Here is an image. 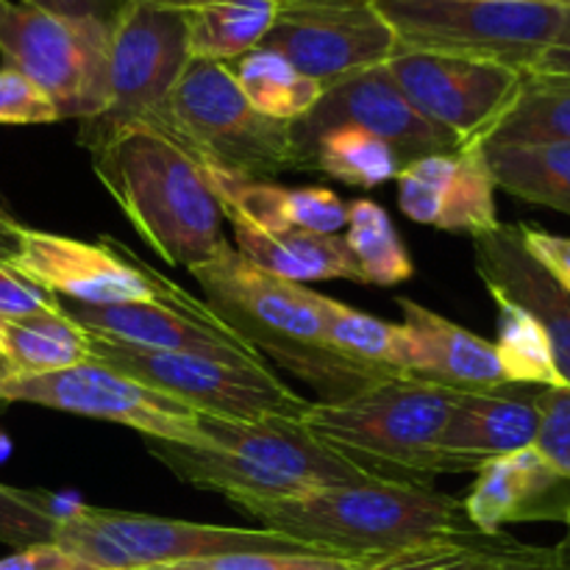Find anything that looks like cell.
I'll use <instances>...</instances> for the list:
<instances>
[{
	"instance_id": "1",
	"label": "cell",
	"mask_w": 570,
	"mask_h": 570,
	"mask_svg": "<svg viewBox=\"0 0 570 570\" xmlns=\"http://www.w3.org/2000/svg\"><path fill=\"white\" fill-rule=\"evenodd\" d=\"M89 156L98 181L161 262L193 271L226 243L206 170L165 131L131 126Z\"/></svg>"
},
{
	"instance_id": "2",
	"label": "cell",
	"mask_w": 570,
	"mask_h": 570,
	"mask_svg": "<svg viewBox=\"0 0 570 570\" xmlns=\"http://www.w3.org/2000/svg\"><path fill=\"white\" fill-rule=\"evenodd\" d=\"M262 529L287 534L317 551L384 557L410 546L479 532L462 499L434 488L401 482L340 484L301 499L232 501Z\"/></svg>"
},
{
	"instance_id": "3",
	"label": "cell",
	"mask_w": 570,
	"mask_h": 570,
	"mask_svg": "<svg viewBox=\"0 0 570 570\" xmlns=\"http://www.w3.org/2000/svg\"><path fill=\"white\" fill-rule=\"evenodd\" d=\"M200 432L206 445L145 438V449L176 479L228 501L301 499L340 484L373 482L345 456L317 443L301 421L237 423L200 415Z\"/></svg>"
},
{
	"instance_id": "4",
	"label": "cell",
	"mask_w": 570,
	"mask_h": 570,
	"mask_svg": "<svg viewBox=\"0 0 570 570\" xmlns=\"http://www.w3.org/2000/svg\"><path fill=\"white\" fill-rule=\"evenodd\" d=\"M460 390L390 376L340 401H309L301 426L321 445L382 482L421 484L445 473L440 432Z\"/></svg>"
},
{
	"instance_id": "5",
	"label": "cell",
	"mask_w": 570,
	"mask_h": 570,
	"mask_svg": "<svg viewBox=\"0 0 570 570\" xmlns=\"http://www.w3.org/2000/svg\"><path fill=\"white\" fill-rule=\"evenodd\" d=\"M145 126L176 139L209 170L273 181L298 170L293 122L256 111L223 61L189 59L167 104Z\"/></svg>"
},
{
	"instance_id": "6",
	"label": "cell",
	"mask_w": 570,
	"mask_h": 570,
	"mask_svg": "<svg viewBox=\"0 0 570 570\" xmlns=\"http://www.w3.org/2000/svg\"><path fill=\"white\" fill-rule=\"evenodd\" d=\"M399 50L495 61L529 72L560 33L554 0H371Z\"/></svg>"
},
{
	"instance_id": "7",
	"label": "cell",
	"mask_w": 570,
	"mask_h": 570,
	"mask_svg": "<svg viewBox=\"0 0 570 570\" xmlns=\"http://www.w3.org/2000/svg\"><path fill=\"white\" fill-rule=\"evenodd\" d=\"M56 546L92 570H148L248 551H317L271 529L215 527L100 507L61 510Z\"/></svg>"
},
{
	"instance_id": "8",
	"label": "cell",
	"mask_w": 570,
	"mask_h": 570,
	"mask_svg": "<svg viewBox=\"0 0 570 570\" xmlns=\"http://www.w3.org/2000/svg\"><path fill=\"white\" fill-rule=\"evenodd\" d=\"M189 59L187 11L126 0L111 22L104 109L81 120L78 145L92 154L126 128L145 126L167 104Z\"/></svg>"
},
{
	"instance_id": "9",
	"label": "cell",
	"mask_w": 570,
	"mask_h": 570,
	"mask_svg": "<svg viewBox=\"0 0 570 570\" xmlns=\"http://www.w3.org/2000/svg\"><path fill=\"white\" fill-rule=\"evenodd\" d=\"M92 360L137 379L189 410L223 421L256 423L267 417L301 421L309 401L289 390L267 367L217 360L204 354H165L120 345L89 332Z\"/></svg>"
},
{
	"instance_id": "10",
	"label": "cell",
	"mask_w": 570,
	"mask_h": 570,
	"mask_svg": "<svg viewBox=\"0 0 570 570\" xmlns=\"http://www.w3.org/2000/svg\"><path fill=\"white\" fill-rule=\"evenodd\" d=\"M111 26L67 20L0 0V56L53 100L59 120H87L104 109Z\"/></svg>"
},
{
	"instance_id": "11",
	"label": "cell",
	"mask_w": 570,
	"mask_h": 570,
	"mask_svg": "<svg viewBox=\"0 0 570 570\" xmlns=\"http://www.w3.org/2000/svg\"><path fill=\"white\" fill-rule=\"evenodd\" d=\"M0 404H37L128 426L148 440L206 445L200 432V412L189 410L187 404L159 390L145 387L137 379L98 360H87L65 371L39 373V376H3Z\"/></svg>"
},
{
	"instance_id": "12",
	"label": "cell",
	"mask_w": 570,
	"mask_h": 570,
	"mask_svg": "<svg viewBox=\"0 0 570 570\" xmlns=\"http://www.w3.org/2000/svg\"><path fill=\"white\" fill-rule=\"evenodd\" d=\"M220 321L248 340L262 360L287 367L312 348H328L323 328L306 298V284L287 282L245 259L232 243H223L204 265L189 271Z\"/></svg>"
},
{
	"instance_id": "13",
	"label": "cell",
	"mask_w": 570,
	"mask_h": 570,
	"mask_svg": "<svg viewBox=\"0 0 570 570\" xmlns=\"http://www.w3.org/2000/svg\"><path fill=\"white\" fill-rule=\"evenodd\" d=\"M412 106L462 148L484 145L521 89L523 72L462 56L395 50L384 65Z\"/></svg>"
},
{
	"instance_id": "14",
	"label": "cell",
	"mask_w": 570,
	"mask_h": 570,
	"mask_svg": "<svg viewBox=\"0 0 570 570\" xmlns=\"http://www.w3.org/2000/svg\"><path fill=\"white\" fill-rule=\"evenodd\" d=\"M59 312L87 332L115 340L120 345L165 354H204L217 360L243 362V365L267 367L248 340L239 337L226 321L184 293L165 276L161 301L154 304H81V301L56 298Z\"/></svg>"
},
{
	"instance_id": "15",
	"label": "cell",
	"mask_w": 570,
	"mask_h": 570,
	"mask_svg": "<svg viewBox=\"0 0 570 570\" xmlns=\"http://www.w3.org/2000/svg\"><path fill=\"white\" fill-rule=\"evenodd\" d=\"M340 126L360 128V131H367L387 142L393 154L399 156L401 167L426 159V156L454 154L462 148L456 137L429 122L406 100V95L401 92L384 65L328 83L315 109L293 122L298 170H306V159H309V150L317 142V137Z\"/></svg>"
},
{
	"instance_id": "16",
	"label": "cell",
	"mask_w": 570,
	"mask_h": 570,
	"mask_svg": "<svg viewBox=\"0 0 570 570\" xmlns=\"http://www.w3.org/2000/svg\"><path fill=\"white\" fill-rule=\"evenodd\" d=\"M20 276L56 298L81 304H154L161 301V276L115 237L98 243L33 232L22 226L20 250L9 262Z\"/></svg>"
},
{
	"instance_id": "17",
	"label": "cell",
	"mask_w": 570,
	"mask_h": 570,
	"mask_svg": "<svg viewBox=\"0 0 570 570\" xmlns=\"http://www.w3.org/2000/svg\"><path fill=\"white\" fill-rule=\"evenodd\" d=\"M262 48L284 56L295 70L328 87L354 72L387 65L399 42L373 3H282Z\"/></svg>"
},
{
	"instance_id": "18",
	"label": "cell",
	"mask_w": 570,
	"mask_h": 570,
	"mask_svg": "<svg viewBox=\"0 0 570 570\" xmlns=\"http://www.w3.org/2000/svg\"><path fill=\"white\" fill-rule=\"evenodd\" d=\"M395 184L401 212L421 226L476 237L501 223L482 145L410 161L401 167Z\"/></svg>"
},
{
	"instance_id": "19",
	"label": "cell",
	"mask_w": 570,
	"mask_h": 570,
	"mask_svg": "<svg viewBox=\"0 0 570 570\" xmlns=\"http://www.w3.org/2000/svg\"><path fill=\"white\" fill-rule=\"evenodd\" d=\"M473 262L495 304L518 306L540 323L562 387H570V289L529 254L518 226L507 223L473 237Z\"/></svg>"
},
{
	"instance_id": "20",
	"label": "cell",
	"mask_w": 570,
	"mask_h": 570,
	"mask_svg": "<svg viewBox=\"0 0 570 570\" xmlns=\"http://www.w3.org/2000/svg\"><path fill=\"white\" fill-rule=\"evenodd\" d=\"M462 507L484 534L504 532L510 523H562L570 529V479L529 445L479 468Z\"/></svg>"
},
{
	"instance_id": "21",
	"label": "cell",
	"mask_w": 570,
	"mask_h": 570,
	"mask_svg": "<svg viewBox=\"0 0 570 570\" xmlns=\"http://www.w3.org/2000/svg\"><path fill=\"white\" fill-rule=\"evenodd\" d=\"M538 390L507 384L488 393H456L440 432L445 473H471L490 460L534 445L538 438Z\"/></svg>"
},
{
	"instance_id": "22",
	"label": "cell",
	"mask_w": 570,
	"mask_h": 570,
	"mask_svg": "<svg viewBox=\"0 0 570 570\" xmlns=\"http://www.w3.org/2000/svg\"><path fill=\"white\" fill-rule=\"evenodd\" d=\"M395 304L404 312V326L415 334L421 345V365L412 379L462 390V393H488V390H501L510 384L490 340L476 337L468 328L451 323L449 317L404 295L395 298Z\"/></svg>"
},
{
	"instance_id": "23",
	"label": "cell",
	"mask_w": 570,
	"mask_h": 570,
	"mask_svg": "<svg viewBox=\"0 0 570 570\" xmlns=\"http://www.w3.org/2000/svg\"><path fill=\"white\" fill-rule=\"evenodd\" d=\"M204 167V165H200ZM212 189L223 206V215H239L262 232L304 228L315 234H337L348 220V206L326 187H282L273 181L228 176L204 167Z\"/></svg>"
},
{
	"instance_id": "24",
	"label": "cell",
	"mask_w": 570,
	"mask_h": 570,
	"mask_svg": "<svg viewBox=\"0 0 570 570\" xmlns=\"http://www.w3.org/2000/svg\"><path fill=\"white\" fill-rule=\"evenodd\" d=\"M234 228V248L250 259L254 265L265 267L267 273L287 282H328V278H345V282L365 284L360 265L351 256L348 245L337 234H315L304 228L289 232H262L259 226L248 223L239 215H223Z\"/></svg>"
},
{
	"instance_id": "25",
	"label": "cell",
	"mask_w": 570,
	"mask_h": 570,
	"mask_svg": "<svg viewBox=\"0 0 570 570\" xmlns=\"http://www.w3.org/2000/svg\"><path fill=\"white\" fill-rule=\"evenodd\" d=\"M306 298L321 321L323 343L328 348L348 360L382 367V371L415 376L417 365H421V345L404 323L395 326L382 317L365 315V312L340 304L309 287H306Z\"/></svg>"
},
{
	"instance_id": "26",
	"label": "cell",
	"mask_w": 570,
	"mask_h": 570,
	"mask_svg": "<svg viewBox=\"0 0 570 570\" xmlns=\"http://www.w3.org/2000/svg\"><path fill=\"white\" fill-rule=\"evenodd\" d=\"M560 546H529L512 534L473 532L465 538L432 540L376 557L362 570H523L557 560Z\"/></svg>"
},
{
	"instance_id": "27",
	"label": "cell",
	"mask_w": 570,
	"mask_h": 570,
	"mask_svg": "<svg viewBox=\"0 0 570 570\" xmlns=\"http://www.w3.org/2000/svg\"><path fill=\"white\" fill-rule=\"evenodd\" d=\"M0 351L9 376H39L92 360L89 332L59 306L20 321H0Z\"/></svg>"
},
{
	"instance_id": "28",
	"label": "cell",
	"mask_w": 570,
	"mask_h": 570,
	"mask_svg": "<svg viewBox=\"0 0 570 570\" xmlns=\"http://www.w3.org/2000/svg\"><path fill=\"white\" fill-rule=\"evenodd\" d=\"M482 148L495 187L527 204L570 215V142Z\"/></svg>"
},
{
	"instance_id": "29",
	"label": "cell",
	"mask_w": 570,
	"mask_h": 570,
	"mask_svg": "<svg viewBox=\"0 0 570 570\" xmlns=\"http://www.w3.org/2000/svg\"><path fill=\"white\" fill-rule=\"evenodd\" d=\"M278 0H212L187 11L189 53L232 65L250 50L262 48L276 22Z\"/></svg>"
},
{
	"instance_id": "30",
	"label": "cell",
	"mask_w": 570,
	"mask_h": 570,
	"mask_svg": "<svg viewBox=\"0 0 570 570\" xmlns=\"http://www.w3.org/2000/svg\"><path fill=\"white\" fill-rule=\"evenodd\" d=\"M543 142H570V81L523 72L515 100L484 145Z\"/></svg>"
},
{
	"instance_id": "31",
	"label": "cell",
	"mask_w": 570,
	"mask_h": 570,
	"mask_svg": "<svg viewBox=\"0 0 570 570\" xmlns=\"http://www.w3.org/2000/svg\"><path fill=\"white\" fill-rule=\"evenodd\" d=\"M232 72L239 89L256 111L273 120L295 122L309 115L323 95V83L312 81L295 70L284 56L267 48H256L243 59L232 61Z\"/></svg>"
},
{
	"instance_id": "32",
	"label": "cell",
	"mask_w": 570,
	"mask_h": 570,
	"mask_svg": "<svg viewBox=\"0 0 570 570\" xmlns=\"http://www.w3.org/2000/svg\"><path fill=\"white\" fill-rule=\"evenodd\" d=\"M306 170L323 173L348 187L373 189L393 181L401 173V161L393 148L373 134L340 126L317 137L306 159Z\"/></svg>"
},
{
	"instance_id": "33",
	"label": "cell",
	"mask_w": 570,
	"mask_h": 570,
	"mask_svg": "<svg viewBox=\"0 0 570 570\" xmlns=\"http://www.w3.org/2000/svg\"><path fill=\"white\" fill-rule=\"evenodd\" d=\"M345 226H348V232L343 239L356 265H360L365 284L395 287V284H404L406 278H412L415 265H412L410 250L401 243V234L395 232L387 209H382L373 200L360 198L348 206Z\"/></svg>"
},
{
	"instance_id": "34",
	"label": "cell",
	"mask_w": 570,
	"mask_h": 570,
	"mask_svg": "<svg viewBox=\"0 0 570 570\" xmlns=\"http://www.w3.org/2000/svg\"><path fill=\"white\" fill-rule=\"evenodd\" d=\"M493 345L510 384L562 387L549 340L529 312L499 304V340Z\"/></svg>"
},
{
	"instance_id": "35",
	"label": "cell",
	"mask_w": 570,
	"mask_h": 570,
	"mask_svg": "<svg viewBox=\"0 0 570 570\" xmlns=\"http://www.w3.org/2000/svg\"><path fill=\"white\" fill-rule=\"evenodd\" d=\"M59 504L48 493L0 484V543L9 549L56 543Z\"/></svg>"
},
{
	"instance_id": "36",
	"label": "cell",
	"mask_w": 570,
	"mask_h": 570,
	"mask_svg": "<svg viewBox=\"0 0 570 570\" xmlns=\"http://www.w3.org/2000/svg\"><path fill=\"white\" fill-rule=\"evenodd\" d=\"M376 557H348L332 551H306V554H287V551H248V554H223L206 560L178 562L165 570H362Z\"/></svg>"
},
{
	"instance_id": "37",
	"label": "cell",
	"mask_w": 570,
	"mask_h": 570,
	"mask_svg": "<svg viewBox=\"0 0 570 570\" xmlns=\"http://www.w3.org/2000/svg\"><path fill=\"white\" fill-rule=\"evenodd\" d=\"M538 412L534 449L549 460L551 468L570 479V387H540Z\"/></svg>"
},
{
	"instance_id": "38",
	"label": "cell",
	"mask_w": 570,
	"mask_h": 570,
	"mask_svg": "<svg viewBox=\"0 0 570 570\" xmlns=\"http://www.w3.org/2000/svg\"><path fill=\"white\" fill-rule=\"evenodd\" d=\"M59 120L53 100L33 87L26 76L3 67L0 70V122L6 126H45Z\"/></svg>"
},
{
	"instance_id": "39",
	"label": "cell",
	"mask_w": 570,
	"mask_h": 570,
	"mask_svg": "<svg viewBox=\"0 0 570 570\" xmlns=\"http://www.w3.org/2000/svg\"><path fill=\"white\" fill-rule=\"evenodd\" d=\"M50 309H56V295L0 262V321H20Z\"/></svg>"
},
{
	"instance_id": "40",
	"label": "cell",
	"mask_w": 570,
	"mask_h": 570,
	"mask_svg": "<svg viewBox=\"0 0 570 570\" xmlns=\"http://www.w3.org/2000/svg\"><path fill=\"white\" fill-rule=\"evenodd\" d=\"M521 232L523 245L529 254L562 284L570 289V237H560V234L543 232V228L532 226H518Z\"/></svg>"
},
{
	"instance_id": "41",
	"label": "cell",
	"mask_w": 570,
	"mask_h": 570,
	"mask_svg": "<svg viewBox=\"0 0 570 570\" xmlns=\"http://www.w3.org/2000/svg\"><path fill=\"white\" fill-rule=\"evenodd\" d=\"M22 3L67 20H100L111 26L126 0H22Z\"/></svg>"
},
{
	"instance_id": "42",
	"label": "cell",
	"mask_w": 570,
	"mask_h": 570,
	"mask_svg": "<svg viewBox=\"0 0 570 570\" xmlns=\"http://www.w3.org/2000/svg\"><path fill=\"white\" fill-rule=\"evenodd\" d=\"M0 570H92L59 549L56 543L50 546H31V549H20L14 554L0 560Z\"/></svg>"
},
{
	"instance_id": "43",
	"label": "cell",
	"mask_w": 570,
	"mask_h": 570,
	"mask_svg": "<svg viewBox=\"0 0 570 570\" xmlns=\"http://www.w3.org/2000/svg\"><path fill=\"white\" fill-rule=\"evenodd\" d=\"M529 72L551 78H568L570 81V9H566V20H562L557 39L549 45V50L540 56V61Z\"/></svg>"
},
{
	"instance_id": "44",
	"label": "cell",
	"mask_w": 570,
	"mask_h": 570,
	"mask_svg": "<svg viewBox=\"0 0 570 570\" xmlns=\"http://www.w3.org/2000/svg\"><path fill=\"white\" fill-rule=\"evenodd\" d=\"M20 232L22 226L17 220H11V215H0V262H6V265L20 250Z\"/></svg>"
},
{
	"instance_id": "45",
	"label": "cell",
	"mask_w": 570,
	"mask_h": 570,
	"mask_svg": "<svg viewBox=\"0 0 570 570\" xmlns=\"http://www.w3.org/2000/svg\"><path fill=\"white\" fill-rule=\"evenodd\" d=\"M128 3H148V6H161V9L193 11V9H198V6L212 3V0H128Z\"/></svg>"
},
{
	"instance_id": "46",
	"label": "cell",
	"mask_w": 570,
	"mask_h": 570,
	"mask_svg": "<svg viewBox=\"0 0 570 570\" xmlns=\"http://www.w3.org/2000/svg\"><path fill=\"white\" fill-rule=\"evenodd\" d=\"M523 570H570V540H562V554L557 560L546 562V566H534V568H523Z\"/></svg>"
},
{
	"instance_id": "47",
	"label": "cell",
	"mask_w": 570,
	"mask_h": 570,
	"mask_svg": "<svg viewBox=\"0 0 570 570\" xmlns=\"http://www.w3.org/2000/svg\"><path fill=\"white\" fill-rule=\"evenodd\" d=\"M278 3H321V6H354V3H371V0H278Z\"/></svg>"
},
{
	"instance_id": "48",
	"label": "cell",
	"mask_w": 570,
	"mask_h": 570,
	"mask_svg": "<svg viewBox=\"0 0 570 570\" xmlns=\"http://www.w3.org/2000/svg\"><path fill=\"white\" fill-rule=\"evenodd\" d=\"M9 451H11L9 438H6V434H0V460H3V456H9Z\"/></svg>"
},
{
	"instance_id": "49",
	"label": "cell",
	"mask_w": 570,
	"mask_h": 570,
	"mask_svg": "<svg viewBox=\"0 0 570 570\" xmlns=\"http://www.w3.org/2000/svg\"><path fill=\"white\" fill-rule=\"evenodd\" d=\"M9 376V367H6V360H3V351H0V379Z\"/></svg>"
},
{
	"instance_id": "50",
	"label": "cell",
	"mask_w": 570,
	"mask_h": 570,
	"mask_svg": "<svg viewBox=\"0 0 570 570\" xmlns=\"http://www.w3.org/2000/svg\"><path fill=\"white\" fill-rule=\"evenodd\" d=\"M554 3H560L562 9H570V0H554Z\"/></svg>"
},
{
	"instance_id": "51",
	"label": "cell",
	"mask_w": 570,
	"mask_h": 570,
	"mask_svg": "<svg viewBox=\"0 0 570 570\" xmlns=\"http://www.w3.org/2000/svg\"><path fill=\"white\" fill-rule=\"evenodd\" d=\"M0 215H6V209H3V206H0Z\"/></svg>"
},
{
	"instance_id": "52",
	"label": "cell",
	"mask_w": 570,
	"mask_h": 570,
	"mask_svg": "<svg viewBox=\"0 0 570 570\" xmlns=\"http://www.w3.org/2000/svg\"><path fill=\"white\" fill-rule=\"evenodd\" d=\"M148 570H165V568H148Z\"/></svg>"
},
{
	"instance_id": "53",
	"label": "cell",
	"mask_w": 570,
	"mask_h": 570,
	"mask_svg": "<svg viewBox=\"0 0 570 570\" xmlns=\"http://www.w3.org/2000/svg\"><path fill=\"white\" fill-rule=\"evenodd\" d=\"M568 540H570V534H568Z\"/></svg>"
}]
</instances>
